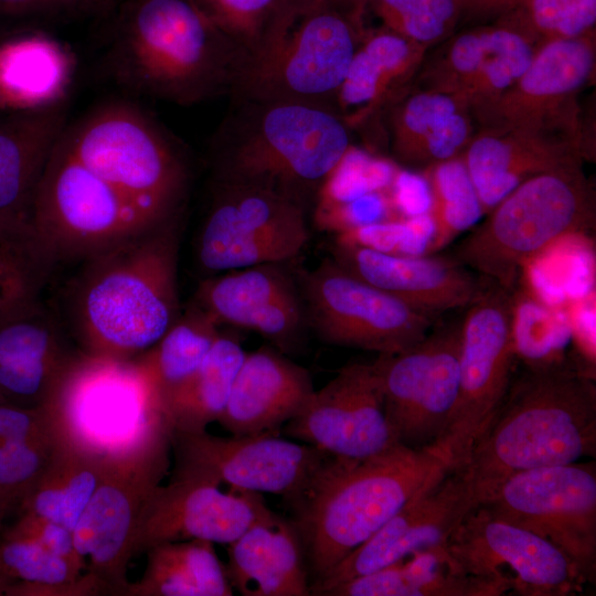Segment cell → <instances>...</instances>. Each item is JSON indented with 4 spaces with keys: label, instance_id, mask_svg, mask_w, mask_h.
I'll list each match as a JSON object with an SVG mask.
<instances>
[{
    "label": "cell",
    "instance_id": "obj_44",
    "mask_svg": "<svg viewBox=\"0 0 596 596\" xmlns=\"http://www.w3.org/2000/svg\"><path fill=\"white\" fill-rule=\"evenodd\" d=\"M241 58L263 38L279 9V0H192Z\"/></svg>",
    "mask_w": 596,
    "mask_h": 596
},
{
    "label": "cell",
    "instance_id": "obj_20",
    "mask_svg": "<svg viewBox=\"0 0 596 596\" xmlns=\"http://www.w3.org/2000/svg\"><path fill=\"white\" fill-rule=\"evenodd\" d=\"M595 32L541 44L515 83L482 116V127L567 134L582 138L576 96L592 79Z\"/></svg>",
    "mask_w": 596,
    "mask_h": 596
},
{
    "label": "cell",
    "instance_id": "obj_13",
    "mask_svg": "<svg viewBox=\"0 0 596 596\" xmlns=\"http://www.w3.org/2000/svg\"><path fill=\"white\" fill-rule=\"evenodd\" d=\"M467 308L460 322L458 397L440 439L450 451L454 469L466 462L500 408L518 355L511 291L491 284Z\"/></svg>",
    "mask_w": 596,
    "mask_h": 596
},
{
    "label": "cell",
    "instance_id": "obj_6",
    "mask_svg": "<svg viewBox=\"0 0 596 596\" xmlns=\"http://www.w3.org/2000/svg\"><path fill=\"white\" fill-rule=\"evenodd\" d=\"M456 247L454 258L511 291L528 262L557 241L595 226V191L575 163L512 190Z\"/></svg>",
    "mask_w": 596,
    "mask_h": 596
},
{
    "label": "cell",
    "instance_id": "obj_42",
    "mask_svg": "<svg viewBox=\"0 0 596 596\" xmlns=\"http://www.w3.org/2000/svg\"><path fill=\"white\" fill-rule=\"evenodd\" d=\"M381 28L432 47L450 36L465 11V0H371Z\"/></svg>",
    "mask_w": 596,
    "mask_h": 596
},
{
    "label": "cell",
    "instance_id": "obj_17",
    "mask_svg": "<svg viewBox=\"0 0 596 596\" xmlns=\"http://www.w3.org/2000/svg\"><path fill=\"white\" fill-rule=\"evenodd\" d=\"M459 354L460 323L427 333L402 352L379 354L372 363L401 445L423 448L444 437L458 397Z\"/></svg>",
    "mask_w": 596,
    "mask_h": 596
},
{
    "label": "cell",
    "instance_id": "obj_16",
    "mask_svg": "<svg viewBox=\"0 0 596 596\" xmlns=\"http://www.w3.org/2000/svg\"><path fill=\"white\" fill-rule=\"evenodd\" d=\"M173 475L194 476L257 493L280 496L290 507L312 487L333 458L278 434L221 437L171 432Z\"/></svg>",
    "mask_w": 596,
    "mask_h": 596
},
{
    "label": "cell",
    "instance_id": "obj_45",
    "mask_svg": "<svg viewBox=\"0 0 596 596\" xmlns=\"http://www.w3.org/2000/svg\"><path fill=\"white\" fill-rule=\"evenodd\" d=\"M434 226L428 213L373 223L337 234V243L398 255H428Z\"/></svg>",
    "mask_w": 596,
    "mask_h": 596
},
{
    "label": "cell",
    "instance_id": "obj_38",
    "mask_svg": "<svg viewBox=\"0 0 596 596\" xmlns=\"http://www.w3.org/2000/svg\"><path fill=\"white\" fill-rule=\"evenodd\" d=\"M220 326L193 300L153 347L135 358L161 409L164 400L202 363L221 334Z\"/></svg>",
    "mask_w": 596,
    "mask_h": 596
},
{
    "label": "cell",
    "instance_id": "obj_39",
    "mask_svg": "<svg viewBox=\"0 0 596 596\" xmlns=\"http://www.w3.org/2000/svg\"><path fill=\"white\" fill-rule=\"evenodd\" d=\"M429 192L428 215L434 226L428 255L472 227L485 215L461 156L423 170Z\"/></svg>",
    "mask_w": 596,
    "mask_h": 596
},
{
    "label": "cell",
    "instance_id": "obj_18",
    "mask_svg": "<svg viewBox=\"0 0 596 596\" xmlns=\"http://www.w3.org/2000/svg\"><path fill=\"white\" fill-rule=\"evenodd\" d=\"M449 553L469 573L522 596H567L586 582L574 563L541 535L473 507L449 536Z\"/></svg>",
    "mask_w": 596,
    "mask_h": 596
},
{
    "label": "cell",
    "instance_id": "obj_31",
    "mask_svg": "<svg viewBox=\"0 0 596 596\" xmlns=\"http://www.w3.org/2000/svg\"><path fill=\"white\" fill-rule=\"evenodd\" d=\"M67 124L65 103L0 117V212L30 217L36 188Z\"/></svg>",
    "mask_w": 596,
    "mask_h": 596
},
{
    "label": "cell",
    "instance_id": "obj_28",
    "mask_svg": "<svg viewBox=\"0 0 596 596\" xmlns=\"http://www.w3.org/2000/svg\"><path fill=\"white\" fill-rule=\"evenodd\" d=\"M428 50L383 28L364 30L337 95L347 126L369 123L409 91Z\"/></svg>",
    "mask_w": 596,
    "mask_h": 596
},
{
    "label": "cell",
    "instance_id": "obj_43",
    "mask_svg": "<svg viewBox=\"0 0 596 596\" xmlns=\"http://www.w3.org/2000/svg\"><path fill=\"white\" fill-rule=\"evenodd\" d=\"M397 170L395 162L351 145L319 188L316 209L389 191Z\"/></svg>",
    "mask_w": 596,
    "mask_h": 596
},
{
    "label": "cell",
    "instance_id": "obj_29",
    "mask_svg": "<svg viewBox=\"0 0 596 596\" xmlns=\"http://www.w3.org/2000/svg\"><path fill=\"white\" fill-rule=\"evenodd\" d=\"M386 110L392 155L408 168L459 157L475 135L468 105L440 91L412 86Z\"/></svg>",
    "mask_w": 596,
    "mask_h": 596
},
{
    "label": "cell",
    "instance_id": "obj_19",
    "mask_svg": "<svg viewBox=\"0 0 596 596\" xmlns=\"http://www.w3.org/2000/svg\"><path fill=\"white\" fill-rule=\"evenodd\" d=\"M286 435L345 461H362L401 445L387 419L372 363H350L284 425Z\"/></svg>",
    "mask_w": 596,
    "mask_h": 596
},
{
    "label": "cell",
    "instance_id": "obj_50",
    "mask_svg": "<svg viewBox=\"0 0 596 596\" xmlns=\"http://www.w3.org/2000/svg\"><path fill=\"white\" fill-rule=\"evenodd\" d=\"M2 534L34 542L79 570L86 568L85 561L75 547L73 531L55 521L22 512L19 520Z\"/></svg>",
    "mask_w": 596,
    "mask_h": 596
},
{
    "label": "cell",
    "instance_id": "obj_24",
    "mask_svg": "<svg viewBox=\"0 0 596 596\" xmlns=\"http://www.w3.org/2000/svg\"><path fill=\"white\" fill-rule=\"evenodd\" d=\"M221 324L247 328L280 352L295 350L307 327L298 286L280 264L230 270L200 283L194 299Z\"/></svg>",
    "mask_w": 596,
    "mask_h": 596
},
{
    "label": "cell",
    "instance_id": "obj_12",
    "mask_svg": "<svg viewBox=\"0 0 596 596\" xmlns=\"http://www.w3.org/2000/svg\"><path fill=\"white\" fill-rule=\"evenodd\" d=\"M308 240L302 203L266 187L215 180L196 257L211 273L283 264L297 257Z\"/></svg>",
    "mask_w": 596,
    "mask_h": 596
},
{
    "label": "cell",
    "instance_id": "obj_10",
    "mask_svg": "<svg viewBox=\"0 0 596 596\" xmlns=\"http://www.w3.org/2000/svg\"><path fill=\"white\" fill-rule=\"evenodd\" d=\"M30 220L57 262L84 260L167 222L156 221L84 167L60 139L36 188Z\"/></svg>",
    "mask_w": 596,
    "mask_h": 596
},
{
    "label": "cell",
    "instance_id": "obj_41",
    "mask_svg": "<svg viewBox=\"0 0 596 596\" xmlns=\"http://www.w3.org/2000/svg\"><path fill=\"white\" fill-rule=\"evenodd\" d=\"M538 47L544 42L595 32L596 0H522L499 17Z\"/></svg>",
    "mask_w": 596,
    "mask_h": 596
},
{
    "label": "cell",
    "instance_id": "obj_57",
    "mask_svg": "<svg viewBox=\"0 0 596 596\" xmlns=\"http://www.w3.org/2000/svg\"><path fill=\"white\" fill-rule=\"evenodd\" d=\"M10 511L3 499L0 497V539L3 532V520L7 513Z\"/></svg>",
    "mask_w": 596,
    "mask_h": 596
},
{
    "label": "cell",
    "instance_id": "obj_52",
    "mask_svg": "<svg viewBox=\"0 0 596 596\" xmlns=\"http://www.w3.org/2000/svg\"><path fill=\"white\" fill-rule=\"evenodd\" d=\"M389 193L401 217L416 216L429 211L430 192L423 174L398 168Z\"/></svg>",
    "mask_w": 596,
    "mask_h": 596
},
{
    "label": "cell",
    "instance_id": "obj_56",
    "mask_svg": "<svg viewBox=\"0 0 596 596\" xmlns=\"http://www.w3.org/2000/svg\"><path fill=\"white\" fill-rule=\"evenodd\" d=\"M329 4L328 0H279V7L309 9Z\"/></svg>",
    "mask_w": 596,
    "mask_h": 596
},
{
    "label": "cell",
    "instance_id": "obj_40",
    "mask_svg": "<svg viewBox=\"0 0 596 596\" xmlns=\"http://www.w3.org/2000/svg\"><path fill=\"white\" fill-rule=\"evenodd\" d=\"M75 353L67 348L61 322L41 302L0 322V366L65 361Z\"/></svg>",
    "mask_w": 596,
    "mask_h": 596
},
{
    "label": "cell",
    "instance_id": "obj_1",
    "mask_svg": "<svg viewBox=\"0 0 596 596\" xmlns=\"http://www.w3.org/2000/svg\"><path fill=\"white\" fill-rule=\"evenodd\" d=\"M179 219L82 260L65 290L67 327L81 352L132 360L175 321Z\"/></svg>",
    "mask_w": 596,
    "mask_h": 596
},
{
    "label": "cell",
    "instance_id": "obj_32",
    "mask_svg": "<svg viewBox=\"0 0 596 596\" xmlns=\"http://www.w3.org/2000/svg\"><path fill=\"white\" fill-rule=\"evenodd\" d=\"M508 592L502 583L466 571L440 545L334 585L320 596H500Z\"/></svg>",
    "mask_w": 596,
    "mask_h": 596
},
{
    "label": "cell",
    "instance_id": "obj_7",
    "mask_svg": "<svg viewBox=\"0 0 596 596\" xmlns=\"http://www.w3.org/2000/svg\"><path fill=\"white\" fill-rule=\"evenodd\" d=\"M364 30L330 4L279 7L260 41L241 58L232 99L304 103L337 111L339 88Z\"/></svg>",
    "mask_w": 596,
    "mask_h": 596
},
{
    "label": "cell",
    "instance_id": "obj_59",
    "mask_svg": "<svg viewBox=\"0 0 596 596\" xmlns=\"http://www.w3.org/2000/svg\"><path fill=\"white\" fill-rule=\"evenodd\" d=\"M2 403H9V402H8V401L4 398V396L0 393V404H2Z\"/></svg>",
    "mask_w": 596,
    "mask_h": 596
},
{
    "label": "cell",
    "instance_id": "obj_49",
    "mask_svg": "<svg viewBox=\"0 0 596 596\" xmlns=\"http://www.w3.org/2000/svg\"><path fill=\"white\" fill-rule=\"evenodd\" d=\"M396 219L402 217L395 211L389 191L372 192L347 203L315 210L318 226L337 234Z\"/></svg>",
    "mask_w": 596,
    "mask_h": 596
},
{
    "label": "cell",
    "instance_id": "obj_47",
    "mask_svg": "<svg viewBox=\"0 0 596 596\" xmlns=\"http://www.w3.org/2000/svg\"><path fill=\"white\" fill-rule=\"evenodd\" d=\"M61 440L0 443V497L10 510L14 505L20 508Z\"/></svg>",
    "mask_w": 596,
    "mask_h": 596
},
{
    "label": "cell",
    "instance_id": "obj_14",
    "mask_svg": "<svg viewBox=\"0 0 596 596\" xmlns=\"http://www.w3.org/2000/svg\"><path fill=\"white\" fill-rule=\"evenodd\" d=\"M480 504L546 539L566 554L586 583L596 582L594 459L517 472Z\"/></svg>",
    "mask_w": 596,
    "mask_h": 596
},
{
    "label": "cell",
    "instance_id": "obj_54",
    "mask_svg": "<svg viewBox=\"0 0 596 596\" xmlns=\"http://www.w3.org/2000/svg\"><path fill=\"white\" fill-rule=\"evenodd\" d=\"M371 0H328V3L347 15L356 25L363 26V14L368 9V4Z\"/></svg>",
    "mask_w": 596,
    "mask_h": 596
},
{
    "label": "cell",
    "instance_id": "obj_23",
    "mask_svg": "<svg viewBox=\"0 0 596 596\" xmlns=\"http://www.w3.org/2000/svg\"><path fill=\"white\" fill-rule=\"evenodd\" d=\"M476 505L470 482L461 470L451 469L406 503L328 574L312 583L310 595H321L334 585L377 571L416 552L446 545L462 518Z\"/></svg>",
    "mask_w": 596,
    "mask_h": 596
},
{
    "label": "cell",
    "instance_id": "obj_27",
    "mask_svg": "<svg viewBox=\"0 0 596 596\" xmlns=\"http://www.w3.org/2000/svg\"><path fill=\"white\" fill-rule=\"evenodd\" d=\"M313 391L308 370L263 347L245 354L217 422L235 436L278 434Z\"/></svg>",
    "mask_w": 596,
    "mask_h": 596
},
{
    "label": "cell",
    "instance_id": "obj_34",
    "mask_svg": "<svg viewBox=\"0 0 596 596\" xmlns=\"http://www.w3.org/2000/svg\"><path fill=\"white\" fill-rule=\"evenodd\" d=\"M141 577L129 582L125 596H232L227 567L206 540L164 542L145 552Z\"/></svg>",
    "mask_w": 596,
    "mask_h": 596
},
{
    "label": "cell",
    "instance_id": "obj_21",
    "mask_svg": "<svg viewBox=\"0 0 596 596\" xmlns=\"http://www.w3.org/2000/svg\"><path fill=\"white\" fill-rule=\"evenodd\" d=\"M536 49L501 22L468 29L445 39L432 55L426 53L414 84L462 99L479 123L523 74Z\"/></svg>",
    "mask_w": 596,
    "mask_h": 596
},
{
    "label": "cell",
    "instance_id": "obj_35",
    "mask_svg": "<svg viewBox=\"0 0 596 596\" xmlns=\"http://www.w3.org/2000/svg\"><path fill=\"white\" fill-rule=\"evenodd\" d=\"M57 263L29 216L0 212V322L40 302Z\"/></svg>",
    "mask_w": 596,
    "mask_h": 596
},
{
    "label": "cell",
    "instance_id": "obj_5",
    "mask_svg": "<svg viewBox=\"0 0 596 596\" xmlns=\"http://www.w3.org/2000/svg\"><path fill=\"white\" fill-rule=\"evenodd\" d=\"M107 60L123 86L193 105L230 95L240 55L192 0H136Z\"/></svg>",
    "mask_w": 596,
    "mask_h": 596
},
{
    "label": "cell",
    "instance_id": "obj_30",
    "mask_svg": "<svg viewBox=\"0 0 596 596\" xmlns=\"http://www.w3.org/2000/svg\"><path fill=\"white\" fill-rule=\"evenodd\" d=\"M227 546V573L241 595H310L306 553L292 521L268 509Z\"/></svg>",
    "mask_w": 596,
    "mask_h": 596
},
{
    "label": "cell",
    "instance_id": "obj_8",
    "mask_svg": "<svg viewBox=\"0 0 596 596\" xmlns=\"http://www.w3.org/2000/svg\"><path fill=\"white\" fill-rule=\"evenodd\" d=\"M60 140L84 167L156 221L180 216L185 162L172 138L137 105L104 103L67 124Z\"/></svg>",
    "mask_w": 596,
    "mask_h": 596
},
{
    "label": "cell",
    "instance_id": "obj_46",
    "mask_svg": "<svg viewBox=\"0 0 596 596\" xmlns=\"http://www.w3.org/2000/svg\"><path fill=\"white\" fill-rule=\"evenodd\" d=\"M83 571L29 540L1 535L0 576L11 583L60 584L77 579Z\"/></svg>",
    "mask_w": 596,
    "mask_h": 596
},
{
    "label": "cell",
    "instance_id": "obj_2",
    "mask_svg": "<svg viewBox=\"0 0 596 596\" xmlns=\"http://www.w3.org/2000/svg\"><path fill=\"white\" fill-rule=\"evenodd\" d=\"M596 384L590 374L563 360L526 364L457 468L477 503L510 476L541 467L595 458Z\"/></svg>",
    "mask_w": 596,
    "mask_h": 596
},
{
    "label": "cell",
    "instance_id": "obj_58",
    "mask_svg": "<svg viewBox=\"0 0 596 596\" xmlns=\"http://www.w3.org/2000/svg\"><path fill=\"white\" fill-rule=\"evenodd\" d=\"M11 582L3 576H0V596L4 595L6 588Z\"/></svg>",
    "mask_w": 596,
    "mask_h": 596
},
{
    "label": "cell",
    "instance_id": "obj_37",
    "mask_svg": "<svg viewBox=\"0 0 596 596\" xmlns=\"http://www.w3.org/2000/svg\"><path fill=\"white\" fill-rule=\"evenodd\" d=\"M103 458L67 437L62 439L21 503V513L50 519L73 531L99 481Z\"/></svg>",
    "mask_w": 596,
    "mask_h": 596
},
{
    "label": "cell",
    "instance_id": "obj_4",
    "mask_svg": "<svg viewBox=\"0 0 596 596\" xmlns=\"http://www.w3.org/2000/svg\"><path fill=\"white\" fill-rule=\"evenodd\" d=\"M213 137L215 180L266 187L306 205L352 145L331 108L294 102L236 100Z\"/></svg>",
    "mask_w": 596,
    "mask_h": 596
},
{
    "label": "cell",
    "instance_id": "obj_15",
    "mask_svg": "<svg viewBox=\"0 0 596 596\" xmlns=\"http://www.w3.org/2000/svg\"><path fill=\"white\" fill-rule=\"evenodd\" d=\"M307 326L324 342L395 354L428 333L434 318L342 268L332 258L298 281Z\"/></svg>",
    "mask_w": 596,
    "mask_h": 596
},
{
    "label": "cell",
    "instance_id": "obj_48",
    "mask_svg": "<svg viewBox=\"0 0 596 596\" xmlns=\"http://www.w3.org/2000/svg\"><path fill=\"white\" fill-rule=\"evenodd\" d=\"M65 437L53 402L36 406L0 404V443H56Z\"/></svg>",
    "mask_w": 596,
    "mask_h": 596
},
{
    "label": "cell",
    "instance_id": "obj_53",
    "mask_svg": "<svg viewBox=\"0 0 596 596\" xmlns=\"http://www.w3.org/2000/svg\"><path fill=\"white\" fill-rule=\"evenodd\" d=\"M522 0H465L464 15L501 17L514 9Z\"/></svg>",
    "mask_w": 596,
    "mask_h": 596
},
{
    "label": "cell",
    "instance_id": "obj_26",
    "mask_svg": "<svg viewBox=\"0 0 596 596\" xmlns=\"http://www.w3.org/2000/svg\"><path fill=\"white\" fill-rule=\"evenodd\" d=\"M582 138L560 132L482 127L461 158L483 214L525 180L565 166L583 163Z\"/></svg>",
    "mask_w": 596,
    "mask_h": 596
},
{
    "label": "cell",
    "instance_id": "obj_33",
    "mask_svg": "<svg viewBox=\"0 0 596 596\" xmlns=\"http://www.w3.org/2000/svg\"><path fill=\"white\" fill-rule=\"evenodd\" d=\"M74 58L56 40L42 34L0 42V110L6 114L65 103Z\"/></svg>",
    "mask_w": 596,
    "mask_h": 596
},
{
    "label": "cell",
    "instance_id": "obj_51",
    "mask_svg": "<svg viewBox=\"0 0 596 596\" xmlns=\"http://www.w3.org/2000/svg\"><path fill=\"white\" fill-rule=\"evenodd\" d=\"M6 596H114L113 589L96 575L85 572L77 579L60 584L12 582Z\"/></svg>",
    "mask_w": 596,
    "mask_h": 596
},
{
    "label": "cell",
    "instance_id": "obj_3",
    "mask_svg": "<svg viewBox=\"0 0 596 596\" xmlns=\"http://www.w3.org/2000/svg\"><path fill=\"white\" fill-rule=\"evenodd\" d=\"M454 467L444 441L416 449L401 446L362 461L332 458L291 507L312 583Z\"/></svg>",
    "mask_w": 596,
    "mask_h": 596
},
{
    "label": "cell",
    "instance_id": "obj_9",
    "mask_svg": "<svg viewBox=\"0 0 596 596\" xmlns=\"http://www.w3.org/2000/svg\"><path fill=\"white\" fill-rule=\"evenodd\" d=\"M52 402L65 437L103 457L124 454L171 433L135 359L123 361L78 351Z\"/></svg>",
    "mask_w": 596,
    "mask_h": 596
},
{
    "label": "cell",
    "instance_id": "obj_11",
    "mask_svg": "<svg viewBox=\"0 0 596 596\" xmlns=\"http://www.w3.org/2000/svg\"><path fill=\"white\" fill-rule=\"evenodd\" d=\"M170 450L171 433H164L105 456L99 481L73 530L85 572L105 582L114 596H125L140 514L167 472Z\"/></svg>",
    "mask_w": 596,
    "mask_h": 596
},
{
    "label": "cell",
    "instance_id": "obj_22",
    "mask_svg": "<svg viewBox=\"0 0 596 596\" xmlns=\"http://www.w3.org/2000/svg\"><path fill=\"white\" fill-rule=\"evenodd\" d=\"M269 508L264 497L211 480L173 475L158 485L140 514L134 557L164 542L206 540L228 544Z\"/></svg>",
    "mask_w": 596,
    "mask_h": 596
},
{
    "label": "cell",
    "instance_id": "obj_55",
    "mask_svg": "<svg viewBox=\"0 0 596 596\" xmlns=\"http://www.w3.org/2000/svg\"><path fill=\"white\" fill-rule=\"evenodd\" d=\"M41 0H0V13H14L35 6Z\"/></svg>",
    "mask_w": 596,
    "mask_h": 596
},
{
    "label": "cell",
    "instance_id": "obj_25",
    "mask_svg": "<svg viewBox=\"0 0 596 596\" xmlns=\"http://www.w3.org/2000/svg\"><path fill=\"white\" fill-rule=\"evenodd\" d=\"M332 259L360 279L433 318L468 307L485 287L454 257L398 256L334 242Z\"/></svg>",
    "mask_w": 596,
    "mask_h": 596
},
{
    "label": "cell",
    "instance_id": "obj_36",
    "mask_svg": "<svg viewBox=\"0 0 596 596\" xmlns=\"http://www.w3.org/2000/svg\"><path fill=\"white\" fill-rule=\"evenodd\" d=\"M245 354L236 339L220 334L199 368L164 400L171 432L200 433L219 421Z\"/></svg>",
    "mask_w": 596,
    "mask_h": 596
}]
</instances>
